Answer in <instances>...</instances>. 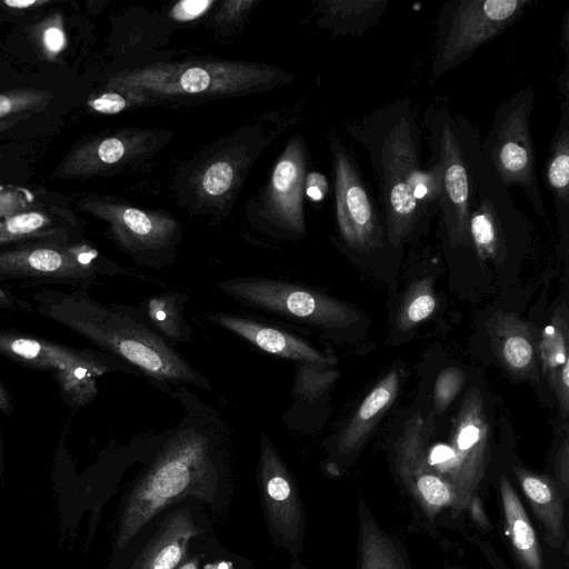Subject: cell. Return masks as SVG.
I'll list each match as a JSON object with an SVG mask.
<instances>
[{
    "label": "cell",
    "instance_id": "cell-1",
    "mask_svg": "<svg viewBox=\"0 0 569 569\" xmlns=\"http://www.w3.org/2000/svg\"><path fill=\"white\" fill-rule=\"evenodd\" d=\"M368 156L392 250L418 238L438 212L436 168L422 163V134L410 98L402 97L345 123Z\"/></svg>",
    "mask_w": 569,
    "mask_h": 569
},
{
    "label": "cell",
    "instance_id": "cell-2",
    "mask_svg": "<svg viewBox=\"0 0 569 569\" xmlns=\"http://www.w3.org/2000/svg\"><path fill=\"white\" fill-rule=\"evenodd\" d=\"M31 298L42 317L127 361L169 396L174 388L187 385L212 389L206 376L147 325L136 306L104 305L80 289L44 288L33 292Z\"/></svg>",
    "mask_w": 569,
    "mask_h": 569
},
{
    "label": "cell",
    "instance_id": "cell-3",
    "mask_svg": "<svg viewBox=\"0 0 569 569\" xmlns=\"http://www.w3.org/2000/svg\"><path fill=\"white\" fill-rule=\"evenodd\" d=\"M431 163L439 178V226L452 250L470 248L469 217L481 158L479 127L446 106L429 104L423 112Z\"/></svg>",
    "mask_w": 569,
    "mask_h": 569
},
{
    "label": "cell",
    "instance_id": "cell-4",
    "mask_svg": "<svg viewBox=\"0 0 569 569\" xmlns=\"http://www.w3.org/2000/svg\"><path fill=\"white\" fill-rule=\"evenodd\" d=\"M274 73L259 64L229 61L158 63L112 77L108 89L147 98H214L240 94L271 84Z\"/></svg>",
    "mask_w": 569,
    "mask_h": 569
},
{
    "label": "cell",
    "instance_id": "cell-5",
    "mask_svg": "<svg viewBox=\"0 0 569 569\" xmlns=\"http://www.w3.org/2000/svg\"><path fill=\"white\" fill-rule=\"evenodd\" d=\"M0 355L29 368L50 371L63 402L79 409L98 396V379L110 372L142 377L127 361L102 350L72 348L21 331L0 330Z\"/></svg>",
    "mask_w": 569,
    "mask_h": 569
},
{
    "label": "cell",
    "instance_id": "cell-6",
    "mask_svg": "<svg viewBox=\"0 0 569 569\" xmlns=\"http://www.w3.org/2000/svg\"><path fill=\"white\" fill-rule=\"evenodd\" d=\"M535 101L536 91L531 87H523L505 99L496 108L491 127L481 140V152L500 182L507 189L520 188L533 211L548 221L530 124Z\"/></svg>",
    "mask_w": 569,
    "mask_h": 569
},
{
    "label": "cell",
    "instance_id": "cell-7",
    "mask_svg": "<svg viewBox=\"0 0 569 569\" xmlns=\"http://www.w3.org/2000/svg\"><path fill=\"white\" fill-rule=\"evenodd\" d=\"M531 0H450L436 23L431 82L468 60L518 21Z\"/></svg>",
    "mask_w": 569,
    "mask_h": 569
},
{
    "label": "cell",
    "instance_id": "cell-8",
    "mask_svg": "<svg viewBox=\"0 0 569 569\" xmlns=\"http://www.w3.org/2000/svg\"><path fill=\"white\" fill-rule=\"evenodd\" d=\"M217 288L249 308L329 333L361 318L358 309L341 300L282 279L237 277L219 281Z\"/></svg>",
    "mask_w": 569,
    "mask_h": 569
},
{
    "label": "cell",
    "instance_id": "cell-9",
    "mask_svg": "<svg viewBox=\"0 0 569 569\" xmlns=\"http://www.w3.org/2000/svg\"><path fill=\"white\" fill-rule=\"evenodd\" d=\"M126 270L81 240L36 241L0 250V278L51 282L86 290L102 277Z\"/></svg>",
    "mask_w": 569,
    "mask_h": 569
},
{
    "label": "cell",
    "instance_id": "cell-10",
    "mask_svg": "<svg viewBox=\"0 0 569 569\" xmlns=\"http://www.w3.org/2000/svg\"><path fill=\"white\" fill-rule=\"evenodd\" d=\"M332 157L335 210L343 246L361 256H375L390 248L386 223L371 187L358 161L342 140L329 134Z\"/></svg>",
    "mask_w": 569,
    "mask_h": 569
},
{
    "label": "cell",
    "instance_id": "cell-11",
    "mask_svg": "<svg viewBox=\"0 0 569 569\" xmlns=\"http://www.w3.org/2000/svg\"><path fill=\"white\" fill-rule=\"evenodd\" d=\"M429 468L447 481L456 495V506H463L480 483L489 453V423L478 389H470L453 421L449 442L425 443Z\"/></svg>",
    "mask_w": 569,
    "mask_h": 569
},
{
    "label": "cell",
    "instance_id": "cell-12",
    "mask_svg": "<svg viewBox=\"0 0 569 569\" xmlns=\"http://www.w3.org/2000/svg\"><path fill=\"white\" fill-rule=\"evenodd\" d=\"M79 206L107 222L118 248L138 264L160 269L173 259L180 232L169 214L104 200H84Z\"/></svg>",
    "mask_w": 569,
    "mask_h": 569
},
{
    "label": "cell",
    "instance_id": "cell-13",
    "mask_svg": "<svg viewBox=\"0 0 569 569\" xmlns=\"http://www.w3.org/2000/svg\"><path fill=\"white\" fill-rule=\"evenodd\" d=\"M306 151L295 137L278 159L266 193V213L278 233L288 238L305 236L303 191Z\"/></svg>",
    "mask_w": 569,
    "mask_h": 569
},
{
    "label": "cell",
    "instance_id": "cell-14",
    "mask_svg": "<svg viewBox=\"0 0 569 569\" xmlns=\"http://www.w3.org/2000/svg\"><path fill=\"white\" fill-rule=\"evenodd\" d=\"M425 420L420 415L408 419L395 446L396 470L409 492L428 515L456 506L450 485L427 465L423 451Z\"/></svg>",
    "mask_w": 569,
    "mask_h": 569
},
{
    "label": "cell",
    "instance_id": "cell-15",
    "mask_svg": "<svg viewBox=\"0 0 569 569\" xmlns=\"http://www.w3.org/2000/svg\"><path fill=\"white\" fill-rule=\"evenodd\" d=\"M149 132L122 130L91 139L73 149L57 167L56 177L83 178L107 172L147 150Z\"/></svg>",
    "mask_w": 569,
    "mask_h": 569
},
{
    "label": "cell",
    "instance_id": "cell-16",
    "mask_svg": "<svg viewBox=\"0 0 569 569\" xmlns=\"http://www.w3.org/2000/svg\"><path fill=\"white\" fill-rule=\"evenodd\" d=\"M207 319L272 356L292 362L337 363L336 357L320 352L301 337L279 326L230 312H212Z\"/></svg>",
    "mask_w": 569,
    "mask_h": 569
},
{
    "label": "cell",
    "instance_id": "cell-17",
    "mask_svg": "<svg viewBox=\"0 0 569 569\" xmlns=\"http://www.w3.org/2000/svg\"><path fill=\"white\" fill-rule=\"evenodd\" d=\"M74 217L58 207L38 204L0 219V250L36 241H81Z\"/></svg>",
    "mask_w": 569,
    "mask_h": 569
},
{
    "label": "cell",
    "instance_id": "cell-18",
    "mask_svg": "<svg viewBox=\"0 0 569 569\" xmlns=\"http://www.w3.org/2000/svg\"><path fill=\"white\" fill-rule=\"evenodd\" d=\"M492 349L501 366L516 378L537 377L531 328L516 315L496 311L487 322Z\"/></svg>",
    "mask_w": 569,
    "mask_h": 569
},
{
    "label": "cell",
    "instance_id": "cell-19",
    "mask_svg": "<svg viewBox=\"0 0 569 569\" xmlns=\"http://www.w3.org/2000/svg\"><path fill=\"white\" fill-rule=\"evenodd\" d=\"M545 182L551 194L558 231L566 240L569 229V96H562L560 117L549 144Z\"/></svg>",
    "mask_w": 569,
    "mask_h": 569
},
{
    "label": "cell",
    "instance_id": "cell-20",
    "mask_svg": "<svg viewBox=\"0 0 569 569\" xmlns=\"http://www.w3.org/2000/svg\"><path fill=\"white\" fill-rule=\"evenodd\" d=\"M292 402L282 416L291 430H302L307 413L332 389L340 372L331 363L293 362Z\"/></svg>",
    "mask_w": 569,
    "mask_h": 569
},
{
    "label": "cell",
    "instance_id": "cell-21",
    "mask_svg": "<svg viewBox=\"0 0 569 569\" xmlns=\"http://www.w3.org/2000/svg\"><path fill=\"white\" fill-rule=\"evenodd\" d=\"M399 385L400 376L392 370L367 395L338 437L337 451L340 455H349L365 442L395 401Z\"/></svg>",
    "mask_w": 569,
    "mask_h": 569
},
{
    "label": "cell",
    "instance_id": "cell-22",
    "mask_svg": "<svg viewBox=\"0 0 569 569\" xmlns=\"http://www.w3.org/2000/svg\"><path fill=\"white\" fill-rule=\"evenodd\" d=\"M515 475L527 496L532 510L542 523L546 540L552 548H560L566 540L563 523V496L553 479L513 467Z\"/></svg>",
    "mask_w": 569,
    "mask_h": 569
},
{
    "label": "cell",
    "instance_id": "cell-23",
    "mask_svg": "<svg viewBox=\"0 0 569 569\" xmlns=\"http://www.w3.org/2000/svg\"><path fill=\"white\" fill-rule=\"evenodd\" d=\"M358 510L360 523L358 569H409L400 542L379 527L362 499Z\"/></svg>",
    "mask_w": 569,
    "mask_h": 569
},
{
    "label": "cell",
    "instance_id": "cell-24",
    "mask_svg": "<svg viewBox=\"0 0 569 569\" xmlns=\"http://www.w3.org/2000/svg\"><path fill=\"white\" fill-rule=\"evenodd\" d=\"M186 292L167 291L150 296L136 306L141 318L170 345L188 343L192 329L184 319Z\"/></svg>",
    "mask_w": 569,
    "mask_h": 569
},
{
    "label": "cell",
    "instance_id": "cell-25",
    "mask_svg": "<svg viewBox=\"0 0 569 569\" xmlns=\"http://www.w3.org/2000/svg\"><path fill=\"white\" fill-rule=\"evenodd\" d=\"M502 509L511 542L525 569H543L536 531L509 479L499 480Z\"/></svg>",
    "mask_w": 569,
    "mask_h": 569
},
{
    "label": "cell",
    "instance_id": "cell-26",
    "mask_svg": "<svg viewBox=\"0 0 569 569\" xmlns=\"http://www.w3.org/2000/svg\"><path fill=\"white\" fill-rule=\"evenodd\" d=\"M389 0H338L319 2L323 24L338 34L363 36L386 12Z\"/></svg>",
    "mask_w": 569,
    "mask_h": 569
},
{
    "label": "cell",
    "instance_id": "cell-27",
    "mask_svg": "<svg viewBox=\"0 0 569 569\" xmlns=\"http://www.w3.org/2000/svg\"><path fill=\"white\" fill-rule=\"evenodd\" d=\"M568 311L565 306L555 312L551 322L541 333L538 345L543 375L551 388L557 373L569 361Z\"/></svg>",
    "mask_w": 569,
    "mask_h": 569
},
{
    "label": "cell",
    "instance_id": "cell-28",
    "mask_svg": "<svg viewBox=\"0 0 569 569\" xmlns=\"http://www.w3.org/2000/svg\"><path fill=\"white\" fill-rule=\"evenodd\" d=\"M437 299L432 280L429 278L416 281L406 292L399 307L396 325L400 331H408L426 319L435 311Z\"/></svg>",
    "mask_w": 569,
    "mask_h": 569
},
{
    "label": "cell",
    "instance_id": "cell-29",
    "mask_svg": "<svg viewBox=\"0 0 569 569\" xmlns=\"http://www.w3.org/2000/svg\"><path fill=\"white\" fill-rule=\"evenodd\" d=\"M50 99L49 92L37 89L0 92V120L42 109Z\"/></svg>",
    "mask_w": 569,
    "mask_h": 569
},
{
    "label": "cell",
    "instance_id": "cell-30",
    "mask_svg": "<svg viewBox=\"0 0 569 569\" xmlns=\"http://www.w3.org/2000/svg\"><path fill=\"white\" fill-rule=\"evenodd\" d=\"M236 170L227 159L208 164L200 177V190L203 196L218 198L230 191L234 183Z\"/></svg>",
    "mask_w": 569,
    "mask_h": 569
},
{
    "label": "cell",
    "instance_id": "cell-31",
    "mask_svg": "<svg viewBox=\"0 0 569 569\" xmlns=\"http://www.w3.org/2000/svg\"><path fill=\"white\" fill-rule=\"evenodd\" d=\"M148 98L128 90L108 89L88 100V107L101 114H116L129 107L142 103Z\"/></svg>",
    "mask_w": 569,
    "mask_h": 569
},
{
    "label": "cell",
    "instance_id": "cell-32",
    "mask_svg": "<svg viewBox=\"0 0 569 569\" xmlns=\"http://www.w3.org/2000/svg\"><path fill=\"white\" fill-rule=\"evenodd\" d=\"M466 376L457 367H448L438 375L433 388V405L438 412L445 411L465 385Z\"/></svg>",
    "mask_w": 569,
    "mask_h": 569
},
{
    "label": "cell",
    "instance_id": "cell-33",
    "mask_svg": "<svg viewBox=\"0 0 569 569\" xmlns=\"http://www.w3.org/2000/svg\"><path fill=\"white\" fill-rule=\"evenodd\" d=\"M173 533H166L138 569H173L182 557L181 542Z\"/></svg>",
    "mask_w": 569,
    "mask_h": 569
},
{
    "label": "cell",
    "instance_id": "cell-34",
    "mask_svg": "<svg viewBox=\"0 0 569 569\" xmlns=\"http://www.w3.org/2000/svg\"><path fill=\"white\" fill-rule=\"evenodd\" d=\"M36 206L38 204H36L34 196L29 190L0 187V219Z\"/></svg>",
    "mask_w": 569,
    "mask_h": 569
},
{
    "label": "cell",
    "instance_id": "cell-35",
    "mask_svg": "<svg viewBox=\"0 0 569 569\" xmlns=\"http://www.w3.org/2000/svg\"><path fill=\"white\" fill-rule=\"evenodd\" d=\"M213 3L212 0H182L172 7L170 16L177 21H191L204 14Z\"/></svg>",
    "mask_w": 569,
    "mask_h": 569
},
{
    "label": "cell",
    "instance_id": "cell-36",
    "mask_svg": "<svg viewBox=\"0 0 569 569\" xmlns=\"http://www.w3.org/2000/svg\"><path fill=\"white\" fill-rule=\"evenodd\" d=\"M40 42L44 52L49 56L61 52L66 44V36L59 19L44 26L40 33Z\"/></svg>",
    "mask_w": 569,
    "mask_h": 569
},
{
    "label": "cell",
    "instance_id": "cell-37",
    "mask_svg": "<svg viewBox=\"0 0 569 569\" xmlns=\"http://www.w3.org/2000/svg\"><path fill=\"white\" fill-rule=\"evenodd\" d=\"M550 389L557 397L562 417L567 418L569 413V361L557 373Z\"/></svg>",
    "mask_w": 569,
    "mask_h": 569
},
{
    "label": "cell",
    "instance_id": "cell-38",
    "mask_svg": "<svg viewBox=\"0 0 569 569\" xmlns=\"http://www.w3.org/2000/svg\"><path fill=\"white\" fill-rule=\"evenodd\" d=\"M555 470L558 481L562 487L561 491L563 492V498H567L569 485V442L567 438L558 449L555 461Z\"/></svg>",
    "mask_w": 569,
    "mask_h": 569
},
{
    "label": "cell",
    "instance_id": "cell-39",
    "mask_svg": "<svg viewBox=\"0 0 569 569\" xmlns=\"http://www.w3.org/2000/svg\"><path fill=\"white\" fill-rule=\"evenodd\" d=\"M13 411V402L10 392L0 381V415L10 417ZM6 466L4 441L0 430V477H3Z\"/></svg>",
    "mask_w": 569,
    "mask_h": 569
},
{
    "label": "cell",
    "instance_id": "cell-40",
    "mask_svg": "<svg viewBox=\"0 0 569 569\" xmlns=\"http://www.w3.org/2000/svg\"><path fill=\"white\" fill-rule=\"evenodd\" d=\"M0 310L27 311L30 305L0 284Z\"/></svg>",
    "mask_w": 569,
    "mask_h": 569
},
{
    "label": "cell",
    "instance_id": "cell-41",
    "mask_svg": "<svg viewBox=\"0 0 569 569\" xmlns=\"http://www.w3.org/2000/svg\"><path fill=\"white\" fill-rule=\"evenodd\" d=\"M327 181L323 176L319 173H311L306 184L307 193L315 200H320L327 192Z\"/></svg>",
    "mask_w": 569,
    "mask_h": 569
},
{
    "label": "cell",
    "instance_id": "cell-42",
    "mask_svg": "<svg viewBox=\"0 0 569 569\" xmlns=\"http://www.w3.org/2000/svg\"><path fill=\"white\" fill-rule=\"evenodd\" d=\"M49 0H4L0 1V6L11 10H29L49 4Z\"/></svg>",
    "mask_w": 569,
    "mask_h": 569
},
{
    "label": "cell",
    "instance_id": "cell-43",
    "mask_svg": "<svg viewBox=\"0 0 569 569\" xmlns=\"http://www.w3.org/2000/svg\"><path fill=\"white\" fill-rule=\"evenodd\" d=\"M22 117H12V118H7V119H3V120H0V132L9 129L10 127H12L14 123H17Z\"/></svg>",
    "mask_w": 569,
    "mask_h": 569
},
{
    "label": "cell",
    "instance_id": "cell-44",
    "mask_svg": "<svg viewBox=\"0 0 569 569\" xmlns=\"http://www.w3.org/2000/svg\"><path fill=\"white\" fill-rule=\"evenodd\" d=\"M181 569H197L196 565L192 562L186 563Z\"/></svg>",
    "mask_w": 569,
    "mask_h": 569
},
{
    "label": "cell",
    "instance_id": "cell-45",
    "mask_svg": "<svg viewBox=\"0 0 569 569\" xmlns=\"http://www.w3.org/2000/svg\"><path fill=\"white\" fill-rule=\"evenodd\" d=\"M0 158H1V156H0Z\"/></svg>",
    "mask_w": 569,
    "mask_h": 569
}]
</instances>
